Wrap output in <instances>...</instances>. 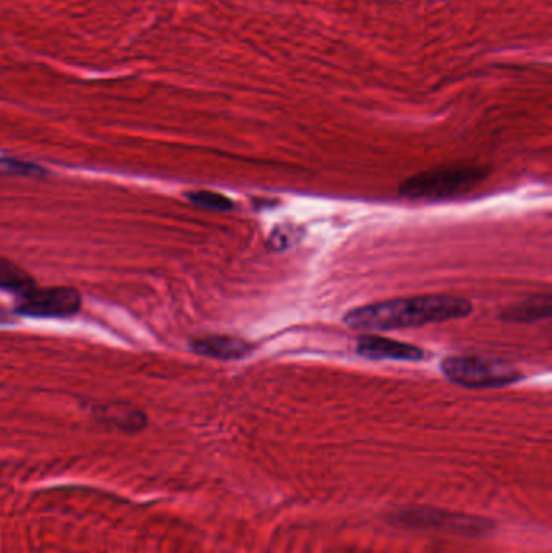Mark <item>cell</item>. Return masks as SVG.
Wrapping results in <instances>:
<instances>
[{
	"label": "cell",
	"mask_w": 552,
	"mask_h": 553,
	"mask_svg": "<svg viewBox=\"0 0 552 553\" xmlns=\"http://www.w3.org/2000/svg\"><path fill=\"white\" fill-rule=\"evenodd\" d=\"M472 309L470 301L457 296H413L352 309L345 314L344 322L352 329L381 332L460 319L472 313Z\"/></svg>",
	"instance_id": "obj_1"
},
{
	"label": "cell",
	"mask_w": 552,
	"mask_h": 553,
	"mask_svg": "<svg viewBox=\"0 0 552 553\" xmlns=\"http://www.w3.org/2000/svg\"><path fill=\"white\" fill-rule=\"evenodd\" d=\"M441 368L447 379L468 389H499L522 379L512 364L485 356H451Z\"/></svg>",
	"instance_id": "obj_2"
},
{
	"label": "cell",
	"mask_w": 552,
	"mask_h": 553,
	"mask_svg": "<svg viewBox=\"0 0 552 553\" xmlns=\"http://www.w3.org/2000/svg\"><path fill=\"white\" fill-rule=\"evenodd\" d=\"M486 178L478 167H451L408 178L400 193L410 199H447L467 195Z\"/></svg>",
	"instance_id": "obj_3"
},
{
	"label": "cell",
	"mask_w": 552,
	"mask_h": 553,
	"mask_svg": "<svg viewBox=\"0 0 552 553\" xmlns=\"http://www.w3.org/2000/svg\"><path fill=\"white\" fill-rule=\"evenodd\" d=\"M81 308V296L75 288H30L20 295L17 313L31 317H70Z\"/></svg>",
	"instance_id": "obj_4"
},
{
	"label": "cell",
	"mask_w": 552,
	"mask_h": 553,
	"mask_svg": "<svg viewBox=\"0 0 552 553\" xmlns=\"http://www.w3.org/2000/svg\"><path fill=\"white\" fill-rule=\"evenodd\" d=\"M357 353L370 359H392V361H421L425 353L408 343L395 342L391 338L365 335L358 340Z\"/></svg>",
	"instance_id": "obj_5"
},
{
	"label": "cell",
	"mask_w": 552,
	"mask_h": 553,
	"mask_svg": "<svg viewBox=\"0 0 552 553\" xmlns=\"http://www.w3.org/2000/svg\"><path fill=\"white\" fill-rule=\"evenodd\" d=\"M192 348L198 355L208 358L238 359L245 358L253 350V345L229 335H208L193 340Z\"/></svg>",
	"instance_id": "obj_6"
},
{
	"label": "cell",
	"mask_w": 552,
	"mask_h": 553,
	"mask_svg": "<svg viewBox=\"0 0 552 553\" xmlns=\"http://www.w3.org/2000/svg\"><path fill=\"white\" fill-rule=\"evenodd\" d=\"M94 416L101 423L124 432H140L146 427V416L127 403H106L94 408Z\"/></svg>",
	"instance_id": "obj_7"
},
{
	"label": "cell",
	"mask_w": 552,
	"mask_h": 553,
	"mask_svg": "<svg viewBox=\"0 0 552 553\" xmlns=\"http://www.w3.org/2000/svg\"><path fill=\"white\" fill-rule=\"evenodd\" d=\"M549 314H551V298L546 295L536 296V298H530L523 303L515 304L504 313V317L509 321L530 322L546 319Z\"/></svg>",
	"instance_id": "obj_8"
},
{
	"label": "cell",
	"mask_w": 552,
	"mask_h": 553,
	"mask_svg": "<svg viewBox=\"0 0 552 553\" xmlns=\"http://www.w3.org/2000/svg\"><path fill=\"white\" fill-rule=\"evenodd\" d=\"M33 287V279L25 269L9 259L0 258V290L17 292L18 295H22Z\"/></svg>",
	"instance_id": "obj_9"
},
{
	"label": "cell",
	"mask_w": 552,
	"mask_h": 553,
	"mask_svg": "<svg viewBox=\"0 0 552 553\" xmlns=\"http://www.w3.org/2000/svg\"><path fill=\"white\" fill-rule=\"evenodd\" d=\"M187 198L195 206L203 207L208 211H230L234 207L229 198L214 193V191H193V193H188Z\"/></svg>",
	"instance_id": "obj_10"
},
{
	"label": "cell",
	"mask_w": 552,
	"mask_h": 553,
	"mask_svg": "<svg viewBox=\"0 0 552 553\" xmlns=\"http://www.w3.org/2000/svg\"><path fill=\"white\" fill-rule=\"evenodd\" d=\"M0 174L38 177V175H44V170L38 165L17 161V159H0Z\"/></svg>",
	"instance_id": "obj_11"
},
{
	"label": "cell",
	"mask_w": 552,
	"mask_h": 553,
	"mask_svg": "<svg viewBox=\"0 0 552 553\" xmlns=\"http://www.w3.org/2000/svg\"><path fill=\"white\" fill-rule=\"evenodd\" d=\"M298 240H300V228L295 227H277L271 235V245L276 250L289 248Z\"/></svg>",
	"instance_id": "obj_12"
}]
</instances>
